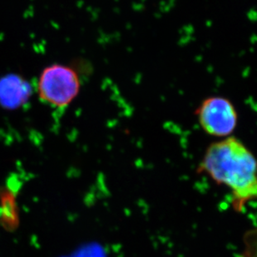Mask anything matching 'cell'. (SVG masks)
<instances>
[{
	"label": "cell",
	"mask_w": 257,
	"mask_h": 257,
	"mask_svg": "<svg viewBox=\"0 0 257 257\" xmlns=\"http://www.w3.org/2000/svg\"><path fill=\"white\" fill-rule=\"evenodd\" d=\"M203 172L213 182L230 192L231 205L242 212L257 195L256 161L242 142L228 137L211 143L200 163Z\"/></svg>",
	"instance_id": "1"
},
{
	"label": "cell",
	"mask_w": 257,
	"mask_h": 257,
	"mask_svg": "<svg viewBox=\"0 0 257 257\" xmlns=\"http://www.w3.org/2000/svg\"><path fill=\"white\" fill-rule=\"evenodd\" d=\"M196 114L202 130L215 138L230 137L237 126L236 110L226 97H207L200 104Z\"/></svg>",
	"instance_id": "3"
},
{
	"label": "cell",
	"mask_w": 257,
	"mask_h": 257,
	"mask_svg": "<svg viewBox=\"0 0 257 257\" xmlns=\"http://www.w3.org/2000/svg\"><path fill=\"white\" fill-rule=\"evenodd\" d=\"M30 94V87L24 79L10 75L0 80V103L8 108L24 104Z\"/></svg>",
	"instance_id": "4"
},
{
	"label": "cell",
	"mask_w": 257,
	"mask_h": 257,
	"mask_svg": "<svg viewBox=\"0 0 257 257\" xmlns=\"http://www.w3.org/2000/svg\"><path fill=\"white\" fill-rule=\"evenodd\" d=\"M79 90L78 74L73 68L66 66L45 68L39 79V96L54 107H67L78 96Z\"/></svg>",
	"instance_id": "2"
}]
</instances>
